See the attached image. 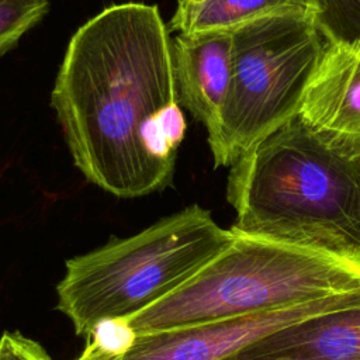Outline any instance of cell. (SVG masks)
I'll return each mask as SVG.
<instances>
[{"label":"cell","instance_id":"1","mask_svg":"<svg viewBox=\"0 0 360 360\" xmlns=\"http://www.w3.org/2000/svg\"><path fill=\"white\" fill-rule=\"evenodd\" d=\"M51 104L87 181L120 198L169 187L187 122L158 6L112 4L80 25Z\"/></svg>","mask_w":360,"mask_h":360},{"label":"cell","instance_id":"2","mask_svg":"<svg viewBox=\"0 0 360 360\" xmlns=\"http://www.w3.org/2000/svg\"><path fill=\"white\" fill-rule=\"evenodd\" d=\"M231 229L360 266V136L298 114L231 166Z\"/></svg>","mask_w":360,"mask_h":360},{"label":"cell","instance_id":"3","mask_svg":"<svg viewBox=\"0 0 360 360\" xmlns=\"http://www.w3.org/2000/svg\"><path fill=\"white\" fill-rule=\"evenodd\" d=\"M233 239L211 212L191 204L128 238L66 262L56 309L89 338L104 319H129L174 292Z\"/></svg>","mask_w":360,"mask_h":360},{"label":"cell","instance_id":"4","mask_svg":"<svg viewBox=\"0 0 360 360\" xmlns=\"http://www.w3.org/2000/svg\"><path fill=\"white\" fill-rule=\"evenodd\" d=\"M354 290H360V266L233 232L231 243L186 284L129 318V323L139 336L301 305Z\"/></svg>","mask_w":360,"mask_h":360},{"label":"cell","instance_id":"5","mask_svg":"<svg viewBox=\"0 0 360 360\" xmlns=\"http://www.w3.org/2000/svg\"><path fill=\"white\" fill-rule=\"evenodd\" d=\"M323 45L312 14L302 11L269 15L232 32L229 89L208 134L214 167H231L298 114Z\"/></svg>","mask_w":360,"mask_h":360},{"label":"cell","instance_id":"6","mask_svg":"<svg viewBox=\"0 0 360 360\" xmlns=\"http://www.w3.org/2000/svg\"><path fill=\"white\" fill-rule=\"evenodd\" d=\"M360 305V290L274 311L136 336L120 360H225L291 325Z\"/></svg>","mask_w":360,"mask_h":360},{"label":"cell","instance_id":"7","mask_svg":"<svg viewBox=\"0 0 360 360\" xmlns=\"http://www.w3.org/2000/svg\"><path fill=\"white\" fill-rule=\"evenodd\" d=\"M172 56L180 105L211 134L229 89L232 32L176 34Z\"/></svg>","mask_w":360,"mask_h":360},{"label":"cell","instance_id":"8","mask_svg":"<svg viewBox=\"0 0 360 360\" xmlns=\"http://www.w3.org/2000/svg\"><path fill=\"white\" fill-rule=\"evenodd\" d=\"M298 115L314 128L360 136V38L325 41Z\"/></svg>","mask_w":360,"mask_h":360},{"label":"cell","instance_id":"9","mask_svg":"<svg viewBox=\"0 0 360 360\" xmlns=\"http://www.w3.org/2000/svg\"><path fill=\"white\" fill-rule=\"evenodd\" d=\"M235 356L248 360L271 357L360 360V305L291 325L242 349Z\"/></svg>","mask_w":360,"mask_h":360},{"label":"cell","instance_id":"10","mask_svg":"<svg viewBox=\"0 0 360 360\" xmlns=\"http://www.w3.org/2000/svg\"><path fill=\"white\" fill-rule=\"evenodd\" d=\"M311 13L309 0H179L167 28L177 34L233 32L256 20L283 13Z\"/></svg>","mask_w":360,"mask_h":360},{"label":"cell","instance_id":"11","mask_svg":"<svg viewBox=\"0 0 360 360\" xmlns=\"http://www.w3.org/2000/svg\"><path fill=\"white\" fill-rule=\"evenodd\" d=\"M314 21L326 42L360 38V0H309Z\"/></svg>","mask_w":360,"mask_h":360},{"label":"cell","instance_id":"12","mask_svg":"<svg viewBox=\"0 0 360 360\" xmlns=\"http://www.w3.org/2000/svg\"><path fill=\"white\" fill-rule=\"evenodd\" d=\"M49 11V0H0V56L10 52Z\"/></svg>","mask_w":360,"mask_h":360},{"label":"cell","instance_id":"13","mask_svg":"<svg viewBox=\"0 0 360 360\" xmlns=\"http://www.w3.org/2000/svg\"><path fill=\"white\" fill-rule=\"evenodd\" d=\"M87 340L94 342L98 347L111 354L124 356L135 343L136 333L134 332L129 319H104L94 326Z\"/></svg>","mask_w":360,"mask_h":360},{"label":"cell","instance_id":"14","mask_svg":"<svg viewBox=\"0 0 360 360\" xmlns=\"http://www.w3.org/2000/svg\"><path fill=\"white\" fill-rule=\"evenodd\" d=\"M0 360H53L37 340L21 332H3L0 336Z\"/></svg>","mask_w":360,"mask_h":360},{"label":"cell","instance_id":"15","mask_svg":"<svg viewBox=\"0 0 360 360\" xmlns=\"http://www.w3.org/2000/svg\"><path fill=\"white\" fill-rule=\"evenodd\" d=\"M121 356L111 354L101 347H98L94 342L87 340V346L82 352V354L76 360H120Z\"/></svg>","mask_w":360,"mask_h":360},{"label":"cell","instance_id":"16","mask_svg":"<svg viewBox=\"0 0 360 360\" xmlns=\"http://www.w3.org/2000/svg\"><path fill=\"white\" fill-rule=\"evenodd\" d=\"M225 360H248V359H240L238 356H229ZM255 360H305V359H292V357H271V359H255Z\"/></svg>","mask_w":360,"mask_h":360}]
</instances>
